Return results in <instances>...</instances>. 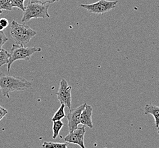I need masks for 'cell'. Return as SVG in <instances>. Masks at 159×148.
Wrapping results in <instances>:
<instances>
[{"label": "cell", "mask_w": 159, "mask_h": 148, "mask_svg": "<svg viewBox=\"0 0 159 148\" xmlns=\"http://www.w3.org/2000/svg\"><path fill=\"white\" fill-rule=\"evenodd\" d=\"M32 86V83L22 78L0 73V89L7 98H11V92L27 90Z\"/></svg>", "instance_id": "1"}, {"label": "cell", "mask_w": 159, "mask_h": 148, "mask_svg": "<svg viewBox=\"0 0 159 148\" xmlns=\"http://www.w3.org/2000/svg\"><path fill=\"white\" fill-rule=\"evenodd\" d=\"M11 36L15 44L25 46L37 34V32L28 25L20 24L15 20L12 21L11 25Z\"/></svg>", "instance_id": "2"}, {"label": "cell", "mask_w": 159, "mask_h": 148, "mask_svg": "<svg viewBox=\"0 0 159 148\" xmlns=\"http://www.w3.org/2000/svg\"><path fill=\"white\" fill-rule=\"evenodd\" d=\"M41 51L42 49L41 47H25L18 44H13L9 53L10 56L7 65V71H10L11 66L15 61L20 60L29 61L33 55Z\"/></svg>", "instance_id": "3"}, {"label": "cell", "mask_w": 159, "mask_h": 148, "mask_svg": "<svg viewBox=\"0 0 159 148\" xmlns=\"http://www.w3.org/2000/svg\"><path fill=\"white\" fill-rule=\"evenodd\" d=\"M49 7V5L34 3L30 1L26 6L25 11H23L22 22L25 23L33 18H49L50 15L48 13Z\"/></svg>", "instance_id": "4"}, {"label": "cell", "mask_w": 159, "mask_h": 148, "mask_svg": "<svg viewBox=\"0 0 159 148\" xmlns=\"http://www.w3.org/2000/svg\"><path fill=\"white\" fill-rule=\"evenodd\" d=\"M118 2V1L100 0L93 4H81L80 6L92 14L104 15L116 7Z\"/></svg>", "instance_id": "5"}, {"label": "cell", "mask_w": 159, "mask_h": 148, "mask_svg": "<svg viewBox=\"0 0 159 148\" xmlns=\"http://www.w3.org/2000/svg\"><path fill=\"white\" fill-rule=\"evenodd\" d=\"M72 87L69 86L66 80L62 79L60 82V87L56 93L57 98L60 104H64L69 108L72 109Z\"/></svg>", "instance_id": "6"}, {"label": "cell", "mask_w": 159, "mask_h": 148, "mask_svg": "<svg viewBox=\"0 0 159 148\" xmlns=\"http://www.w3.org/2000/svg\"><path fill=\"white\" fill-rule=\"evenodd\" d=\"M86 133L85 125L78 127L72 132H69L64 138V141L69 144L77 145L80 147L85 148L84 144V136Z\"/></svg>", "instance_id": "7"}, {"label": "cell", "mask_w": 159, "mask_h": 148, "mask_svg": "<svg viewBox=\"0 0 159 148\" xmlns=\"http://www.w3.org/2000/svg\"><path fill=\"white\" fill-rule=\"evenodd\" d=\"M87 103H85L83 104L80 105L76 108L70 110L69 113L66 116L68 119V126L69 132H72L76 129L80 123V116L81 112L85 108Z\"/></svg>", "instance_id": "8"}, {"label": "cell", "mask_w": 159, "mask_h": 148, "mask_svg": "<svg viewBox=\"0 0 159 148\" xmlns=\"http://www.w3.org/2000/svg\"><path fill=\"white\" fill-rule=\"evenodd\" d=\"M93 108L90 105L86 104L85 108L81 112L80 116V123L83 125L88 126L90 129L93 128V124L92 121Z\"/></svg>", "instance_id": "9"}, {"label": "cell", "mask_w": 159, "mask_h": 148, "mask_svg": "<svg viewBox=\"0 0 159 148\" xmlns=\"http://www.w3.org/2000/svg\"><path fill=\"white\" fill-rule=\"evenodd\" d=\"M145 115H151L155 119V126L157 128H159V107L152 103L145 105L144 110Z\"/></svg>", "instance_id": "10"}, {"label": "cell", "mask_w": 159, "mask_h": 148, "mask_svg": "<svg viewBox=\"0 0 159 148\" xmlns=\"http://www.w3.org/2000/svg\"><path fill=\"white\" fill-rule=\"evenodd\" d=\"M68 142H44L41 147L44 148H67Z\"/></svg>", "instance_id": "11"}, {"label": "cell", "mask_w": 159, "mask_h": 148, "mask_svg": "<svg viewBox=\"0 0 159 148\" xmlns=\"http://www.w3.org/2000/svg\"><path fill=\"white\" fill-rule=\"evenodd\" d=\"M53 122V127H52V130H53L52 137L53 139H56L57 137H58L62 127L64 125V124L62 121L61 120L54 121Z\"/></svg>", "instance_id": "12"}, {"label": "cell", "mask_w": 159, "mask_h": 148, "mask_svg": "<svg viewBox=\"0 0 159 148\" xmlns=\"http://www.w3.org/2000/svg\"><path fill=\"white\" fill-rule=\"evenodd\" d=\"M65 105L61 104L60 108L57 109V111L54 113L53 117L52 118V121H58V120H61L64 118H65L66 116L65 112Z\"/></svg>", "instance_id": "13"}, {"label": "cell", "mask_w": 159, "mask_h": 148, "mask_svg": "<svg viewBox=\"0 0 159 148\" xmlns=\"http://www.w3.org/2000/svg\"><path fill=\"white\" fill-rule=\"evenodd\" d=\"M10 54L7 51L2 49L0 51V67L2 66L7 65L9 61Z\"/></svg>", "instance_id": "14"}, {"label": "cell", "mask_w": 159, "mask_h": 148, "mask_svg": "<svg viewBox=\"0 0 159 148\" xmlns=\"http://www.w3.org/2000/svg\"><path fill=\"white\" fill-rule=\"evenodd\" d=\"M12 8L11 0H0V10L11 11Z\"/></svg>", "instance_id": "15"}, {"label": "cell", "mask_w": 159, "mask_h": 148, "mask_svg": "<svg viewBox=\"0 0 159 148\" xmlns=\"http://www.w3.org/2000/svg\"><path fill=\"white\" fill-rule=\"evenodd\" d=\"M25 0H11V5L12 7H17L24 11L25 9L24 2Z\"/></svg>", "instance_id": "16"}, {"label": "cell", "mask_w": 159, "mask_h": 148, "mask_svg": "<svg viewBox=\"0 0 159 148\" xmlns=\"http://www.w3.org/2000/svg\"><path fill=\"white\" fill-rule=\"evenodd\" d=\"M8 40V38L3 31H0V51L2 49L5 44Z\"/></svg>", "instance_id": "17"}, {"label": "cell", "mask_w": 159, "mask_h": 148, "mask_svg": "<svg viewBox=\"0 0 159 148\" xmlns=\"http://www.w3.org/2000/svg\"><path fill=\"white\" fill-rule=\"evenodd\" d=\"M60 0H30V2L34 3H39L42 5H45L47 4H52L56 2H58Z\"/></svg>", "instance_id": "18"}, {"label": "cell", "mask_w": 159, "mask_h": 148, "mask_svg": "<svg viewBox=\"0 0 159 148\" xmlns=\"http://www.w3.org/2000/svg\"><path fill=\"white\" fill-rule=\"evenodd\" d=\"M7 111L6 109L2 107L0 105V121L4 118L5 116L7 114Z\"/></svg>", "instance_id": "19"}, {"label": "cell", "mask_w": 159, "mask_h": 148, "mask_svg": "<svg viewBox=\"0 0 159 148\" xmlns=\"http://www.w3.org/2000/svg\"><path fill=\"white\" fill-rule=\"evenodd\" d=\"M0 23L2 26L4 27V29L7 28V26L9 25V21L7 19L5 18H0Z\"/></svg>", "instance_id": "20"}, {"label": "cell", "mask_w": 159, "mask_h": 148, "mask_svg": "<svg viewBox=\"0 0 159 148\" xmlns=\"http://www.w3.org/2000/svg\"><path fill=\"white\" fill-rule=\"evenodd\" d=\"M4 30V27L2 26V25H1V23H0V31H3Z\"/></svg>", "instance_id": "21"}, {"label": "cell", "mask_w": 159, "mask_h": 148, "mask_svg": "<svg viewBox=\"0 0 159 148\" xmlns=\"http://www.w3.org/2000/svg\"><path fill=\"white\" fill-rule=\"evenodd\" d=\"M158 133H159V128H158Z\"/></svg>", "instance_id": "22"}]
</instances>
